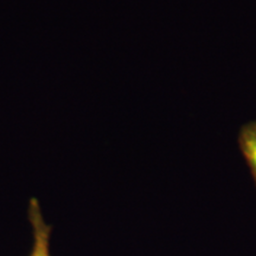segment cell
I'll return each mask as SVG.
<instances>
[{
    "label": "cell",
    "instance_id": "1",
    "mask_svg": "<svg viewBox=\"0 0 256 256\" xmlns=\"http://www.w3.org/2000/svg\"><path fill=\"white\" fill-rule=\"evenodd\" d=\"M28 220H30L32 232H34V247H32L30 256H51L50 236L52 228L44 220L40 203L36 198H32L30 200Z\"/></svg>",
    "mask_w": 256,
    "mask_h": 256
},
{
    "label": "cell",
    "instance_id": "2",
    "mask_svg": "<svg viewBox=\"0 0 256 256\" xmlns=\"http://www.w3.org/2000/svg\"><path fill=\"white\" fill-rule=\"evenodd\" d=\"M238 145L256 184V120L244 124L240 130Z\"/></svg>",
    "mask_w": 256,
    "mask_h": 256
}]
</instances>
